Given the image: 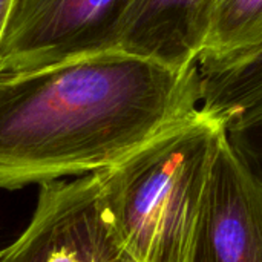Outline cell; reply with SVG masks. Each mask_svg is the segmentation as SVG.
<instances>
[{"label":"cell","instance_id":"6da1fadb","mask_svg":"<svg viewBox=\"0 0 262 262\" xmlns=\"http://www.w3.org/2000/svg\"><path fill=\"white\" fill-rule=\"evenodd\" d=\"M200 109L198 64L117 48L0 75V189L104 170Z\"/></svg>","mask_w":262,"mask_h":262},{"label":"cell","instance_id":"7a4b0ae2","mask_svg":"<svg viewBox=\"0 0 262 262\" xmlns=\"http://www.w3.org/2000/svg\"><path fill=\"white\" fill-rule=\"evenodd\" d=\"M227 129L201 109L95 172L103 215L130 262H192Z\"/></svg>","mask_w":262,"mask_h":262},{"label":"cell","instance_id":"3957f363","mask_svg":"<svg viewBox=\"0 0 262 262\" xmlns=\"http://www.w3.org/2000/svg\"><path fill=\"white\" fill-rule=\"evenodd\" d=\"M130 0H15L0 41V75L115 48Z\"/></svg>","mask_w":262,"mask_h":262},{"label":"cell","instance_id":"277c9868","mask_svg":"<svg viewBox=\"0 0 262 262\" xmlns=\"http://www.w3.org/2000/svg\"><path fill=\"white\" fill-rule=\"evenodd\" d=\"M0 262H130L103 215L97 173L41 184L31 223Z\"/></svg>","mask_w":262,"mask_h":262},{"label":"cell","instance_id":"5b68a950","mask_svg":"<svg viewBox=\"0 0 262 262\" xmlns=\"http://www.w3.org/2000/svg\"><path fill=\"white\" fill-rule=\"evenodd\" d=\"M192 262H262V177L227 132L216 154Z\"/></svg>","mask_w":262,"mask_h":262},{"label":"cell","instance_id":"8992f818","mask_svg":"<svg viewBox=\"0 0 262 262\" xmlns=\"http://www.w3.org/2000/svg\"><path fill=\"white\" fill-rule=\"evenodd\" d=\"M206 0H130L115 48L172 68L198 64Z\"/></svg>","mask_w":262,"mask_h":262},{"label":"cell","instance_id":"52a82bcc","mask_svg":"<svg viewBox=\"0 0 262 262\" xmlns=\"http://www.w3.org/2000/svg\"><path fill=\"white\" fill-rule=\"evenodd\" d=\"M262 48V0H206L198 64L227 63Z\"/></svg>","mask_w":262,"mask_h":262},{"label":"cell","instance_id":"ba28073f","mask_svg":"<svg viewBox=\"0 0 262 262\" xmlns=\"http://www.w3.org/2000/svg\"><path fill=\"white\" fill-rule=\"evenodd\" d=\"M201 111L224 123L262 107V48L233 61L198 64Z\"/></svg>","mask_w":262,"mask_h":262},{"label":"cell","instance_id":"9c48e42d","mask_svg":"<svg viewBox=\"0 0 262 262\" xmlns=\"http://www.w3.org/2000/svg\"><path fill=\"white\" fill-rule=\"evenodd\" d=\"M226 129L230 141L262 177V107L232 120Z\"/></svg>","mask_w":262,"mask_h":262},{"label":"cell","instance_id":"30bf717a","mask_svg":"<svg viewBox=\"0 0 262 262\" xmlns=\"http://www.w3.org/2000/svg\"><path fill=\"white\" fill-rule=\"evenodd\" d=\"M14 2L15 0H0V41H2V37H3L6 23L9 20V15H11Z\"/></svg>","mask_w":262,"mask_h":262}]
</instances>
